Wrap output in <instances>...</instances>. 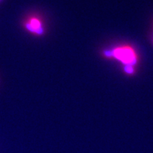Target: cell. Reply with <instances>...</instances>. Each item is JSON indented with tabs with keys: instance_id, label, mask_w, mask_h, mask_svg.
I'll return each instance as SVG.
<instances>
[{
	"instance_id": "obj_1",
	"label": "cell",
	"mask_w": 153,
	"mask_h": 153,
	"mask_svg": "<svg viewBox=\"0 0 153 153\" xmlns=\"http://www.w3.org/2000/svg\"><path fill=\"white\" fill-rule=\"evenodd\" d=\"M104 56L119 62L123 65L124 73L133 75L136 72L139 62V55L137 51L131 45L122 44L114 46L111 49L104 51Z\"/></svg>"
},
{
	"instance_id": "obj_2",
	"label": "cell",
	"mask_w": 153,
	"mask_h": 153,
	"mask_svg": "<svg viewBox=\"0 0 153 153\" xmlns=\"http://www.w3.org/2000/svg\"><path fill=\"white\" fill-rule=\"evenodd\" d=\"M24 28L29 33L38 36H43L45 32L43 21L41 18L36 16L28 17L25 22Z\"/></svg>"
},
{
	"instance_id": "obj_3",
	"label": "cell",
	"mask_w": 153,
	"mask_h": 153,
	"mask_svg": "<svg viewBox=\"0 0 153 153\" xmlns=\"http://www.w3.org/2000/svg\"><path fill=\"white\" fill-rule=\"evenodd\" d=\"M151 41L152 42V44H153V29H152V38H151Z\"/></svg>"
}]
</instances>
